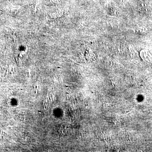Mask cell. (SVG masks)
<instances>
[{"label": "cell", "instance_id": "obj_1", "mask_svg": "<svg viewBox=\"0 0 152 152\" xmlns=\"http://www.w3.org/2000/svg\"><path fill=\"white\" fill-rule=\"evenodd\" d=\"M140 56L142 59L145 62L152 63V56L147 50H143L140 52Z\"/></svg>", "mask_w": 152, "mask_h": 152}]
</instances>
